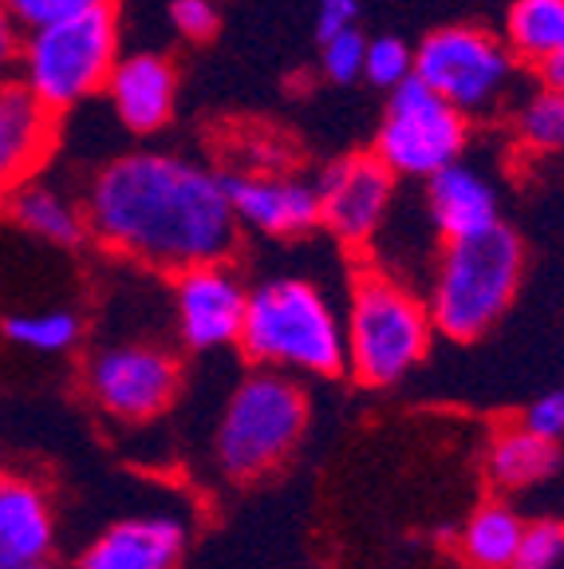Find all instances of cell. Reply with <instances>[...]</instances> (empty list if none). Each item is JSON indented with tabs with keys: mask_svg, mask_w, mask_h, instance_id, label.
Wrapping results in <instances>:
<instances>
[{
	"mask_svg": "<svg viewBox=\"0 0 564 569\" xmlns=\"http://www.w3.org/2000/svg\"><path fill=\"white\" fill-rule=\"evenodd\" d=\"M88 230L139 266L185 273L230 261L238 249V213L225 178L178 154L134 151L111 159L88 187Z\"/></svg>",
	"mask_w": 564,
	"mask_h": 569,
	"instance_id": "cell-1",
	"label": "cell"
},
{
	"mask_svg": "<svg viewBox=\"0 0 564 569\" xmlns=\"http://www.w3.org/2000/svg\"><path fill=\"white\" fill-rule=\"evenodd\" d=\"M241 348L261 368L335 376L348 365V332L312 281L276 277L256 284L245 305Z\"/></svg>",
	"mask_w": 564,
	"mask_h": 569,
	"instance_id": "cell-2",
	"label": "cell"
},
{
	"mask_svg": "<svg viewBox=\"0 0 564 569\" xmlns=\"http://www.w3.org/2000/svg\"><path fill=\"white\" fill-rule=\"evenodd\" d=\"M525 269V249L510 226L474 238L446 241L431 284V320L434 329L454 340H474L490 332L513 305V293Z\"/></svg>",
	"mask_w": 564,
	"mask_h": 569,
	"instance_id": "cell-3",
	"label": "cell"
},
{
	"mask_svg": "<svg viewBox=\"0 0 564 569\" xmlns=\"http://www.w3.org/2000/svg\"><path fill=\"white\" fill-rule=\"evenodd\" d=\"M20 83L40 103L60 116L107 88V76L119 63L115 4L91 9L60 24L32 28L20 44Z\"/></svg>",
	"mask_w": 564,
	"mask_h": 569,
	"instance_id": "cell-4",
	"label": "cell"
},
{
	"mask_svg": "<svg viewBox=\"0 0 564 569\" xmlns=\"http://www.w3.org/2000/svg\"><path fill=\"white\" fill-rule=\"evenodd\" d=\"M309 423V400L304 391L281 372L261 368L233 388L225 416L218 423V467L230 479L249 482L281 467Z\"/></svg>",
	"mask_w": 564,
	"mask_h": 569,
	"instance_id": "cell-5",
	"label": "cell"
},
{
	"mask_svg": "<svg viewBox=\"0 0 564 569\" xmlns=\"http://www.w3.org/2000/svg\"><path fill=\"white\" fill-rule=\"evenodd\" d=\"M431 309L383 273L355 281L348 312V365L371 388L403 380L431 345Z\"/></svg>",
	"mask_w": 564,
	"mask_h": 569,
	"instance_id": "cell-6",
	"label": "cell"
},
{
	"mask_svg": "<svg viewBox=\"0 0 564 569\" xmlns=\"http://www.w3.org/2000/svg\"><path fill=\"white\" fill-rule=\"evenodd\" d=\"M415 76L462 116H485L510 96L517 80V56L482 28L450 24L415 48Z\"/></svg>",
	"mask_w": 564,
	"mask_h": 569,
	"instance_id": "cell-7",
	"label": "cell"
},
{
	"mask_svg": "<svg viewBox=\"0 0 564 569\" xmlns=\"http://www.w3.org/2000/svg\"><path fill=\"white\" fill-rule=\"evenodd\" d=\"M466 151V116L426 88L419 76L391 88L375 154L395 178H431Z\"/></svg>",
	"mask_w": 564,
	"mask_h": 569,
	"instance_id": "cell-8",
	"label": "cell"
},
{
	"mask_svg": "<svg viewBox=\"0 0 564 569\" xmlns=\"http://www.w3.org/2000/svg\"><path fill=\"white\" fill-rule=\"evenodd\" d=\"M182 368L174 352L159 345H107L91 356L88 365V388L103 411L127 423H147L162 416L170 400L178 396Z\"/></svg>",
	"mask_w": 564,
	"mask_h": 569,
	"instance_id": "cell-9",
	"label": "cell"
},
{
	"mask_svg": "<svg viewBox=\"0 0 564 569\" xmlns=\"http://www.w3.org/2000/svg\"><path fill=\"white\" fill-rule=\"evenodd\" d=\"M320 222L348 246H363L380 233L395 198V174L380 154H352L324 170L316 182Z\"/></svg>",
	"mask_w": 564,
	"mask_h": 569,
	"instance_id": "cell-10",
	"label": "cell"
},
{
	"mask_svg": "<svg viewBox=\"0 0 564 569\" xmlns=\"http://www.w3.org/2000/svg\"><path fill=\"white\" fill-rule=\"evenodd\" d=\"M245 305L249 289L225 269V261L185 269L174 281L178 337L194 352L238 345L241 325H245Z\"/></svg>",
	"mask_w": 564,
	"mask_h": 569,
	"instance_id": "cell-11",
	"label": "cell"
},
{
	"mask_svg": "<svg viewBox=\"0 0 564 569\" xmlns=\"http://www.w3.org/2000/svg\"><path fill=\"white\" fill-rule=\"evenodd\" d=\"M225 194L238 222L265 238H300L320 222L316 187L300 178L225 174Z\"/></svg>",
	"mask_w": 564,
	"mask_h": 569,
	"instance_id": "cell-12",
	"label": "cell"
},
{
	"mask_svg": "<svg viewBox=\"0 0 564 569\" xmlns=\"http://www.w3.org/2000/svg\"><path fill=\"white\" fill-rule=\"evenodd\" d=\"M52 139V111L20 80H0V198L36 174Z\"/></svg>",
	"mask_w": 564,
	"mask_h": 569,
	"instance_id": "cell-13",
	"label": "cell"
},
{
	"mask_svg": "<svg viewBox=\"0 0 564 569\" xmlns=\"http://www.w3.org/2000/svg\"><path fill=\"white\" fill-rule=\"evenodd\" d=\"M185 526L170 515L123 518L83 550L75 569H178Z\"/></svg>",
	"mask_w": 564,
	"mask_h": 569,
	"instance_id": "cell-14",
	"label": "cell"
},
{
	"mask_svg": "<svg viewBox=\"0 0 564 569\" xmlns=\"http://www.w3.org/2000/svg\"><path fill=\"white\" fill-rule=\"evenodd\" d=\"M107 96L115 107V119L134 134H154L170 123L178 96V76L162 56L139 52L127 56L107 76Z\"/></svg>",
	"mask_w": 564,
	"mask_h": 569,
	"instance_id": "cell-15",
	"label": "cell"
},
{
	"mask_svg": "<svg viewBox=\"0 0 564 569\" xmlns=\"http://www.w3.org/2000/svg\"><path fill=\"white\" fill-rule=\"evenodd\" d=\"M426 210L442 241L474 238L502 222L497 213V190L485 182L482 170L466 162H450L439 174L426 178Z\"/></svg>",
	"mask_w": 564,
	"mask_h": 569,
	"instance_id": "cell-16",
	"label": "cell"
},
{
	"mask_svg": "<svg viewBox=\"0 0 564 569\" xmlns=\"http://www.w3.org/2000/svg\"><path fill=\"white\" fill-rule=\"evenodd\" d=\"M52 542L56 522L44 490L0 475V569H28L44 561Z\"/></svg>",
	"mask_w": 564,
	"mask_h": 569,
	"instance_id": "cell-17",
	"label": "cell"
},
{
	"mask_svg": "<svg viewBox=\"0 0 564 569\" xmlns=\"http://www.w3.org/2000/svg\"><path fill=\"white\" fill-rule=\"evenodd\" d=\"M9 218L24 233L40 241H52V246H80L88 238V213L83 206L71 202L63 190L44 187V182H20L9 194Z\"/></svg>",
	"mask_w": 564,
	"mask_h": 569,
	"instance_id": "cell-18",
	"label": "cell"
},
{
	"mask_svg": "<svg viewBox=\"0 0 564 569\" xmlns=\"http://www.w3.org/2000/svg\"><path fill=\"white\" fill-rule=\"evenodd\" d=\"M485 467H490V479L502 490H525L533 482H545L561 467V447L521 423L494 439Z\"/></svg>",
	"mask_w": 564,
	"mask_h": 569,
	"instance_id": "cell-19",
	"label": "cell"
},
{
	"mask_svg": "<svg viewBox=\"0 0 564 569\" xmlns=\"http://www.w3.org/2000/svg\"><path fill=\"white\" fill-rule=\"evenodd\" d=\"M521 530H525V522L505 502H490L462 530V553L477 569H513Z\"/></svg>",
	"mask_w": 564,
	"mask_h": 569,
	"instance_id": "cell-20",
	"label": "cell"
},
{
	"mask_svg": "<svg viewBox=\"0 0 564 569\" xmlns=\"http://www.w3.org/2000/svg\"><path fill=\"white\" fill-rule=\"evenodd\" d=\"M505 44L517 60H548L564 44V0H517L505 20Z\"/></svg>",
	"mask_w": 564,
	"mask_h": 569,
	"instance_id": "cell-21",
	"label": "cell"
},
{
	"mask_svg": "<svg viewBox=\"0 0 564 569\" xmlns=\"http://www.w3.org/2000/svg\"><path fill=\"white\" fill-rule=\"evenodd\" d=\"M4 337L32 352H68L80 345L83 320L68 309H44V312H12L4 317Z\"/></svg>",
	"mask_w": 564,
	"mask_h": 569,
	"instance_id": "cell-22",
	"label": "cell"
},
{
	"mask_svg": "<svg viewBox=\"0 0 564 569\" xmlns=\"http://www.w3.org/2000/svg\"><path fill=\"white\" fill-rule=\"evenodd\" d=\"M517 134L530 151H564V91H537L521 103L517 111Z\"/></svg>",
	"mask_w": 564,
	"mask_h": 569,
	"instance_id": "cell-23",
	"label": "cell"
},
{
	"mask_svg": "<svg viewBox=\"0 0 564 569\" xmlns=\"http://www.w3.org/2000/svg\"><path fill=\"white\" fill-rule=\"evenodd\" d=\"M415 76V52L399 40V36H380L367 40V56H363V80L375 88H399L403 80Z\"/></svg>",
	"mask_w": 564,
	"mask_h": 569,
	"instance_id": "cell-24",
	"label": "cell"
},
{
	"mask_svg": "<svg viewBox=\"0 0 564 569\" xmlns=\"http://www.w3.org/2000/svg\"><path fill=\"white\" fill-rule=\"evenodd\" d=\"M564 566V526L553 518L525 526L513 569H561Z\"/></svg>",
	"mask_w": 564,
	"mask_h": 569,
	"instance_id": "cell-25",
	"label": "cell"
},
{
	"mask_svg": "<svg viewBox=\"0 0 564 569\" xmlns=\"http://www.w3.org/2000/svg\"><path fill=\"white\" fill-rule=\"evenodd\" d=\"M363 56H367V36L360 28H344V32L320 40V63L332 83H352L363 76Z\"/></svg>",
	"mask_w": 564,
	"mask_h": 569,
	"instance_id": "cell-26",
	"label": "cell"
},
{
	"mask_svg": "<svg viewBox=\"0 0 564 569\" xmlns=\"http://www.w3.org/2000/svg\"><path fill=\"white\" fill-rule=\"evenodd\" d=\"M0 4L9 9V17L24 32H32V28H48V24H60V20L83 17L91 9H107L115 0H0Z\"/></svg>",
	"mask_w": 564,
	"mask_h": 569,
	"instance_id": "cell-27",
	"label": "cell"
},
{
	"mask_svg": "<svg viewBox=\"0 0 564 569\" xmlns=\"http://www.w3.org/2000/svg\"><path fill=\"white\" fill-rule=\"evenodd\" d=\"M170 24L185 40H210L218 32V9H213V0H174L170 4Z\"/></svg>",
	"mask_w": 564,
	"mask_h": 569,
	"instance_id": "cell-28",
	"label": "cell"
},
{
	"mask_svg": "<svg viewBox=\"0 0 564 569\" xmlns=\"http://www.w3.org/2000/svg\"><path fill=\"white\" fill-rule=\"evenodd\" d=\"M525 427L530 431H537V436L545 439H564V391H548V396H541L537 403H530V411H525Z\"/></svg>",
	"mask_w": 564,
	"mask_h": 569,
	"instance_id": "cell-29",
	"label": "cell"
},
{
	"mask_svg": "<svg viewBox=\"0 0 564 569\" xmlns=\"http://www.w3.org/2000/svg\"><path fill=\"white\" fill-rule=\"evenodd\" d=\"M360 20V0H316V40H328V36L344 32V28H355Z\"/></svg>",
	"mask_w": 564,
	"mask_h": 569,
	"instance_id": "cell-30",
	"label": "cell"
},
{
	"mask_svg": "<svg viewBox=\"0 0 564 569\" xmlns=\"http://www.w3.org/2000/svg\"><path fill=\"white\" fill-rule=\"evenodd\" d=\"M20 44H24V28L9 17V9L0 4V71H9L20 60Z\"/></svg>",
	"mask_w": 564,
	"mask_h": 569,
	"instance_id": "cell-31",
	"label": "cell"
},
{
	"mask_svg": "<svg viewBox=\"0 0 564 569\" xmlns=\"http://www.w3.org/2000/svg\"><path fill=\"white\" fill-rule=\"evenodd\" d=\"M541 71H545V88L564 91V44L548 60H541Z\"/></svg>",
	"mask_w": 564,
	"mask_h": 569,
	"instance_id": "cell-32",
	"label": "cell"
},
{
	"mask_svg": "<svg viewBox=\"0 0 564 569\" xmlns=\"http://www.w3.org/2000/svg\"><path fill=\"white\" fill-rule=\"evenodd\" d=\"M28 569H60V566H52V561L44 558V561H36V566H28Z\"/></svg>",
	"mask_w": 564,
	"mask_h": 569,
	"instance_id": "cell-33",
	"label": "cell"
},
{
	"mask_svg": "<svg viewBox=\"0 0 564 569\" xmlns=\"http://www.w3.org/2000/svg\"><path fill=\"white\" fill-rule=\"evenodd\" d=\"M561 569H564V566H561Z\"/></svg>",
	"mask_w": 564,
	"mask_h": 569,
	"instance_id": "cell-34",
	"label": "cell"
}]
</instances>
